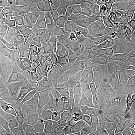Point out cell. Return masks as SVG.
<instances>
[{
	"instance_id": "1",
	"label": "cell",
	"mask_w": 135,
	"mask_h": 135,
	"mask_svg": "<svg viewBox=\"0 0 135 135\" xmlns=\"http://www.w3.org/2000/svg\"><path fill=\"white\" fill-rule=\"evenodd\" d=\"M93 55L89 24L82 22L71 47L65 51L64 56L62 58L68 63L80 57H92Z\"/></svg>"
},
{
	"instance_id": "2",
	"label": "cell",
	"mask_w": 135,
	"mask_h": 135,
	"mask_svg": "<svg viewBox=\"0 0 135 135\" xmlns=\"http://www.w3.org/2000/svg\"><path fill=\"white\" fill-rule=\"evenodd\" d=\"M31 54L39 63L41 67L47 72L50 78L49 86H51L56 78L63 72L67 66L63 59L50 53L46 50H32Z\"/></svg>"
},
{
	"instance_id": "3",
	"label": "cell",
	"mask_w": 135,
	"mask_h": 135,
	"mask_svg": "<svg viewBox=\"0 0 135 135\" xmlns=\"http://www.w3.org/2000/svg\"><path fill=\"white\" fill-rule=\"evenodd\" d=\"M30 129L23 119L0 106V135H28Z\"/></svg>"
},
{
	"instance_id": "4",
	"label": "cell",
	"mask_w": 135,
	"mask_h": 135,
	"mask_svg": "<svg viewBox=\"0 0 135 135\" xmlns=\"http://www.w3.org/2000/svg\"><path fill=\"white\" fill-rule=\"evenodd\" d=\"M39 67H41L39 63L32 54H16L14 65L8 73V77L12 81L19 85L27 74Z\"/></svg>"
},
{
	"instance_id": "5",
	"label": "cell",
	"mask_w": 135,
	"mask_h": 135,
	"mask_svg": "<svg viewBox=\"0 0 135 135\" xmlns=\"http://www.w3.org/2000/svg\"><path fill=\"white\" fill-rule=\"evenodd\" d=\"M50 81L48 74L43 69L39 67L27 74L19 85L35 96L36 92L48 87Z\"/></svg>"
},
{
	"instance_id": "6",
	"label": "cell",
	"mask_w": 135,
	"mask_h": 135,
	"mask_svg": "<svg viewBox=\"0 0 135 135\" xmlns=\"http://www.w3.org/2000/svg\"><path fill=\"white\" fill-rule=\"evenodd\" d=\"M89 31L94 56L106 59L113 50L100 23L89 24Z\"/></svg>"
},
{
	"instance_id": "7",
	"label": "cell",
	"mask_w": 135,
	"mask_h": 135,
	"mask_svg": "<svg viewBox=\"0 0 135 135\" xmlns=\"http://www.w3.org/2000/svg\"><path fill=\"white\" fill-rule=\"evenodd\" d=\"M22 110L26 121L39 135H44L40 123V112L37 98L22 99Z\"/></svg>"
},
{
	"instance_id": "8",
	"label": "cell",
	"mask_w": 135,
	"mask_h": 135,
	"mask_svg": "<svg viewBox=\"0 0 135 135\" xmlns=\"http://www.w3.org/2000/svg\"><path fill=\"white\" fill-rule=\"evenodd\" d=\"M105 58L92 56V63L87 72L80 74L84 93L89 92L99 80L103 74Z\"/></svg>"
},
{
	"instance_id": "9",
	"label": "cell",
	"mask_w": 135,
	"mask_h": 135,
	"mask_svg": "<svg viewBox=\"0 0 135 135\" xmlns=\"http://www.w3.org/2000/svg\"><path fill=\"white\" fill-rule=\"evenodd\" d=\"M113 102L115 110L121 113H135V97L120 87L114 81Z\"/></svg>"
},
{
	"instance_id": "10",
	"label": "cell",
	"mask_w": 135,
	"mask_h": 135,
	"mask_svg": "<svg viewBox=\"0 0 135 135\" xmlns=\"http://www.w3.org/2000/svg\"><path fill=\"white\" fill-rule=\"evenodd\" d=\"M82 22L76 17L71 22L66 24L54 27L63 45L64 50L70 48L78 34Z\"/></svg>"
},
{
	"instance_id": "11",
	"label": "cell",
	"mask_w": 135,
	"mask_h": 135,
	"mask_svg": "<svg viewBox=\"0 0 135 135\" xmlns=\"http://www.w3.org/2000/svg\"><path fill=\"white\" fill-rule=\"evenodd\" d=\"M0 106L26 121L22 110V99L15 96L0 82ZM28 123V122H27Z\"/></svg>"
},
{
	"instance_id": "12",
	"label": "cell",
	"mask_w": 135,
	"mask_h": 135,
	"mask_svg": "<svg viewBox=\"0 0 135 135\" xmlns=\"http://www.w3.org/2000/svg\"><path fill=\"white\" fill-rule=\"evenodd\" d=\"M128 69L135 72V63L131 61L128 56L112 51L106 59L103 73L108 71L115 72Z\"/></svg>"
},
{
	"instance_id": "13",
	"label": "cell",
	"mask_w": 135,
	"mask_h": 135,
	"mask_svg": "<svg viewBox=\"0 0 135 135\" xmlns=\"http://www.w3.org/2000/svg\"><path fill=\"white\" fill-rule=\"evenodd\" d=\"M135 16V2L125 0L120 11L112 22L119 31L125 30L130 28Z\"/></svg>"
},
{
	"instance_id": "14",
	"label": "cell",
	"mask_w": 135,
	"mask_h": 135,
	"mask_svg": "<svg viewBox=\"0 0 135 135\" xmlns=\"http://www.w3.org/2000/svg\"><path fill=\"white\" fill-rule=\"evenodd\" d=\"M16 53L5 39L0 40V74L8 76L14 63Z\"/></svg>"
},
{
	"instance_id": "15",
	"label": "cell",
	"mask_w": 135,
	"mask_h": 135,
	"mask_svg": "<svg viewBox=\"0 0 135 135\" xmlns=\"http://www.w3.org/2000/svg\"><path fill=\"white\" fill-rule=\"evenodd\" d=\"M135 38L127 30L119 31L116 37L109 44L112 50L117 54L128 56Z\"/></svg>"
},
{
	"instance_id": "16",
	"label": "cell",
	"mask_w": 135,
	"mask_h": 135,
	"mask_svg": "<svg viewBox=\"0 0 135 135\" xmlns=\"http://www.w3.org/2000/svg\"><path fill=\"white\" fill-rule=\"evenodd\" d=\"M114 81L135 97V72L128 69L114 72Z\"/></svg>"
},
{
	"instance_id": "17",
	"label": "cell",
	"mask_w": 135,
	"mask_h": 135,
	"mask_svg": "<svg viewBox=\"0 0 135 135\" xmlns=\"http://www.w3.org/2000/svg\"><path fill=\"white\" fill-rule=\"evenodd\" d=\"M116 117V129L125 135H135V116L128 114L115 110Z\"/></svg>"
},
{
	"instance_id": "18",
	"label": "cell",
	"mask_w": 135,
	"mask_h": 135,
	"mask_svg": "<svg viewBox=\"0 0 135 135\" xmlns=\"http://www.w3.org/2000/svg\"><path fill=\"white\" fill-rule=\"evenodd\" d=\"M40 123L44 132L49 135H62L64 125L58 116H40Z\"/></svg>"
},
{
	"instance_id": "19",
	"label": "cell",
	"mask_w": 135,
	"mask_h": 135,
	"mask_svg": "<svg viewBox=\"0 0 135 135\" xmlns=\"http://www.w3.org/2000/svg\"><path fill=\"white\" fill-rule=\"evenodd\" d=\"M78 0H65L63 5L55 12L59 22V26L71 22L76 16Z\"/></svg>"
},
{
	"instance_id": "20",
	"label": "cell",
	"mask_w": 135,
	"mask_h": 135,
	"mask_svg": "<svg viewBox=\"0 0 135 135\" xmlns=\"http://www.w3.org/2000/svg\"><path fill=\"white\" fill-rule=\"evenodd\" d=\"M49 30L45 29L32 33H26L23 35L22 39L29 41L32 50H44L46 47Z\"/></svg>"
},
{
	"instance_id": "21",
	"label": "cell",
	"mask_w": 135,
	"mask_h": 135,
	"mask_svg": "<svg viewBox=\"0 0 135 135\" xmlns=\"http://www.w3.org/2000/svg\"><path fill=\"white\" fill-rule=\"evenodd\" d=\"M81 114L75 102L66 103L61 105L58 117L63 124H66L73 122H78Z\"/></svg>"
},
{
	"instance_id": "22",
	"label": "cell",
	"mask_w": 135,
	"mask_h": 135,
	"mask_svg": "<svg viewBox=\"0 0 135 135\" xmlns=\"http://www.w3.org/2000/svg\"><path fill=\"white\" fill-rule=\"evenodd\" d=\"M114 72L108 71L103 73L100 80L104 93L105 101L115 110L113 102L114 93Z\"/></svg>"
},
{
	"instance_id": "23",
	"label": "cell",
	"mask_w": 135,
	"mask_h": 135,
	"mask_svg": "<svg viewBox=\"0 0 135 135\" xmlns=\"http://www.w3.org/2000/svg\"><path fill=\"white\" fill-rule=\"evenodd\" d=\"M99 115L106 126L109 131L116 129V117L115 110L105 101L96 105Z\"/></svg>"
},
{
	"instance_id": "24",
	"label": "cell",
	"mask_w": 135,
	"mask_h": 135,
	"mask_svg": "<svg viewBox=\"0 0 135 135\" xmlns=\"http://www.w3.org/2000/svg\"><path fill=\"white\" fill-rule=\"evenodd\" d=\"M45 50L59 57L63 58L64 56L65 50L63 45L60 37L55 32L53 28L49 30Z\"/></svg>"
},
{
	"instance_id": "25",
	"label": "cell",
	"mask_w": 135,
	"mask_h": 135,
	"mask_svg": "<svg viewBox=\"0 0 135 135\" xmlns=\"http://www.w3.org/2000/svg\"><path fill=\"white\" fill-rule=\"evenodd\" d=\"M65 0H32L31 10L55 13L62 6Z\"/></svg>"
},
{
	"instance_id": "26",
	"label": "cell",
	"mask_w": 135,
	"mask_h": 135,
	"mask_svg": "<svg viewBox=\"0 0 135 135\" xmlns=\"http://www.w3.org/2000/svg\"><path fill=\"white\" fill-rule=\"evenodd\" d=\"M92 63V57H80L67 63L66 69L70 74H83L87 72Z\"/></svg>"
},
{
	"instance_id": "27",
	"label": "cell",
	"mask_w": 135,
	"mask_h": 135,
	"mask_svg": "<svg viewBox=\"0 0 135 135\" xmlns=\"http://www.w3.org/2000/svg\"><path fill=\"white\" fill-rule=\"evenodd\" d=\"M61 89L73 92L76 96H79L84 93L80 74L72 73L68 75L65 79Z\"/></svg>"
},
{
	"instance_id": "28",
	"label": "cell",
	"mask_w": 135,
	"mask_h": 135,
	"mask_svg": "<svg viewBox=\"0 0 135 135\" xmlns=\"http://www.w3.org/2000/svg\"><path fill=\"white\" fill-rule=\"evenodd\" d=\"M105 5L102 9L104 22H111L123 6L125 0H105Z\"/></svg>"
},
{
	"instance_id": "29",
	"label": "cell",
	"mask_w": 135,
	"mask_h": 135,
	"mask_svg": "<svg viewBox=\"0 0 135 135\" xmlns=\"http://www.w3.org/2000/svg\"><path fill=\"white\" fill-rule=\"evenodd\" d=\"M0 82H2L15 96L21 99H28L35 97L25 90L19 85L12 81L8 76L0 74Z\"/></svg>"
},
{
	"instance_id": "30",
	"label": "cell",
	"mask_w": 135,
	"mask_h": 135,
	"mask_svg": "<svg viewBox=\"0 0 135 135\" xmlns=\"http://www.w3.org/2000/svg\"><path fill=\"white\" fill-rule=\"evenodd\" d=\"M25 18L24 28L26 33H32L40 30L53 28V25L50 22H43L33 17L24 15Z\"/></svg>"
},
{
	"instance_id": "31",
	"label": "cell",
	"mask_w": 135,
	"mask_h": 135,
	"mask_svg": "<svg viewBox=\"0 0 135 135\" xmlns=\"http://www.w3.org/2000/svg\"><path fill=\"white\" fill-rule=\"evenodd\" d=\"M10 46L13 49L16 54L22 55L31 53L32 49L30 42L28 40L21 39L17 40L12 37L10 35L4 38Z\"/></svg>"
},
{
	"instance_id": "32",
	"label": "cell",
	"mask_w": 135,
	"mask_h": 135,
	"mask_svg": "<svg viewBox=\"0 0 135 135\" xmlns=\"http://www.w3.org/2000/svg\"><path fill=\"white\" fill-rule=\"evenodd\" d=\"M61 105L58 100L39 103L40 114L42 115L59 116Z\"/></svg>"
},
{
	"instance_id": "33",
	"label": "cell",
	"mask_w": 135,
	"mask_h": 135,
	"mask_svg": "<svg viewBox=\"0 0 135 135\" xmlns=\"http://www.w3.org/2000/svg\"><path fill=\"white\" fill-rule=\"evenodd\" d=\"M99 115V111L96 106L92 107L88 110L83 113L78 121L81 131L89 127Z\"/></svg>"
},
{
	"instance_id": "34",
	"label": "cell",
	"mask_w": 135,
	"mask_h": 135,
	"mask_svg": "<svg viewBox=\"0 0 135 135\" xmlns=\"http://www.w3.org/2000/svg\"><path fill=\"white\" fill-rule=\"evenodd\" d=\"M25 18L21 13L17 12L8 15L3 25L7 27L9 30L10 35L12 31L18 27H24Z\"/></svg>"
},
{
	"instance_id": "35",
	"label": "cell",
	"mask_w": 135,
	"mask_h": 135,
	"mask_svg": "<svg viewBox=\"0 0 135 135\" xmlns=\"http://www.w3.org/2000/svg\"><path fill=\"white\" fill-rule=\"evenodd\" d=\"M88 95L90 108L96 106L105 101L101 82L100 79L94 87L88 92Z\"/></svg>"
},
{
	"instance_id": "36",
	"label": "cell",
	"mask_w": 135,
	"mask_h": 135,
	"mask_svg": "<svg viewBox=\"0 0 135 135\" xmlns=\"http://www.w3.org/2000/svg\"><path fill=\"white\" fill-rule=\"evenodd\" d=\"M60 90L51 86L36 92L35 96L37 98L39 103L54 100H57Z\"/></svg>"
},
{
	"instance_id": "37",
	"label": "cell",
	"mask_w": 135,
	"mask_h": 135,
	"mask_svg": "<svg viewBox=\"0 0 135 135\" xmlns=\"http://www.w3.org/2000/svg\"><path fill=\"white\" fill-rule=\"evenodd\" d=\"M104 22L101 9L97 5H93L88 14L82 22L90 24L94 23H101Z\"/></svg>"
},
{
	"instance_id": "38",
	"label": "cell",
	"mask_w": 135,
	"mask_h": 135,
	"mask_svg": "<svg viewBox=\"0 0 135 135\" xmlns=\"http://www.w3.org/2000/svg\"><path fill=\"white\" fill-rule=\"evenodd\" d=\"M100 24L101 25L102 29L106 37L108 43L109 44L116 37L119 31V30L112 21H105Z\"/></svg>"
},
{
	"instance_id": "39",
	"label": "cell",
	"mask_w": 135,
	"mask_h": 135,
	"mask_svg": "<svg viewBox=\"0 0 135 135\" xmlns=\"http://www.w3.org/2000/svg\"><path fill=\"white\" fill-rule=\"evenodd\" d=\"M92 4L89 0H78L76 16L83 22L92 7Z\"/></svg>"
},
{
	"instance_id": "40",
	"label": "cell",
	"mask_w": 135,
	"mask_h": 135,
	"mask_svg": "<svg viewBox=\"0 0 135 135\" xmlns=\"http://www.w3.org/2000/svg\"><path fill=\"white\" fill-rule=\"evenodd\" d=\"M75 103L78 110L82 114L90 109L88 92L84 93L79 96H76Z\"/></svg>"
},
{
	"instance_id": "41",
	"label": "cell",
	"mask_w": 135,
	"mask_h": 135,
	"mask_svg": "<svg viewBox=\"0 0 135 135\" xmlns=\"http://www.w3.org/2000/svg\"><path fill=\"white\" fill-rule=\"evenodd\" d=\"M94 135H106L109 132L101 116L98 115L91 125Z\"/></svg>"
},
{
	"instance_id": "42",
	"label": "cell",
	"mask_w": 135,
	"mask_h": 135,
	"mask_svg": "<svg viewBox=\"0 0 135 135\" xmlns=\"http://www.w3.org/2000/svg\"><path fill=\"white\" fill-rule=\"evenodd\" d=\"M17 12L15 0H0V13L10 14Z\"/></svg>"
},
{
	"instance_id": "43",
	"label": "cell",
	"mask_w": 135,
	"mask_h": 135,
	"mask_svg": "<svg viewBox=\"0 0 135 135\" xmlns=\"http://www.w3.org/2000/svg\"><path fill=\"white\" fill-rule=\"evenodd\" d=\"M76 95L73 92L67 90L61 89L59 93L58 100L61 104L66 103H74Z\"/></svg>"
},
{
	"instance_id": "44",
	"label": "cell",
	"mask_w": 135,
	"mask_h": 135,
	"mask_svg": "<svg viewBox=\"0 0 135 135\" xmlns=\"http://www.w3.org/2000/svg\"><path fill=\"white\" fill-rule=\"evenodd\" d=\"M81 131L78 123L73 122L64 125L62 135H76Z\"/></svg>"
},
{
	"instance_id": "45",
	"label": "cell",
	"mask_w": 135,
	"mask_h": 135,
	"mask_svg": "<svg viewBox=\"0 0 135 135\" xmlns=\"http://www.w3.org/2000/svg\"><path fill=\"white\" fill-rule=\"evenodd\" d=\"M69 74L70 73L68 71L67 69L66 68V69L63 71V72L60 74L56 78L51 86L57 88L58 89H59L60 90H61V88L63 86L64 82L66 78Z\"/></svg>"
},
{
	"instance_id": "46",
	"label": "cell",
	"mask_w": 135,
	"mask_h": 135,
	"mask_svg": "<svg viewBox=\"0 0 135 135\" xmlns=\"http://www.w3.org/2000/svg\"><path fill=\"white\" fill-rule=\"evenodd\" d=\"M17 12L26 9H31L32 0H15Z\"/></svg>"
},
{
	"instance_id": "47",
	"label": "cell",
	"mask_w": 135,
	"mask_h": 135,
	"mask_svg": "<svg viewBox=\"0 0 135 135\" xmlns=\"http://www.w3.org/2000/svg\"><path fill=\"white\" fill-rule=\"evenodd\" d=\"M26 33V31L23 27H18L15 28L11 32L10 36L17 40L22 39L23 35Z\"/></svg>"
},
{
	"instance_id": "48",
	"label": "cell",
	"mask_w": 135,
	"mask_h": 135,
	"mask_svg": "<svg viewBox=\"0 0 135 135\" xmlns=\"http://www.w3.org/2000/svg\"><path fill=\"white\" fill-rule=\"evenodd\" d=\"M9 33V28L4 25H0V39H4Z\"/></svg>"
},
{
	"instance_id": "49",
	"label": "cell",
	"mask_w": 135,
	"mask_h": 135,
	"mask_svg": "<svg viewBox=\"0 0 135 135\" xmlns=\"http://www.w3.org/2000/svg\"><path fill=\"white\" fill-rule=\"evenodd\" d=\"M128 57L131 61L135 63V40L129 50Z\"/></svg>"
},
{
	"instance_id": "50",
	"label": "cell",
	"mask_w": 135,
	"mask_h": 135,
	"mask_svg": "<svg viewBox=\"0 0 135 135\" xmlns=\"http://www.w3.org/2000/svg\"><path fill=\"white\" fill-rule=\"evenodd\" d=\"M127 30L130 33V34L135 38V16L134 17L132 24L129 28L127 29Z\"/></svg>"
},
{
	"instance_id": "51",
	"label": "cell",
	"mask_w": 135,
	"mask_h": 135,
	"mask_svg": "<svg viewBox=\"0 0 135 135\" xmlns=\"http://www.w3.org/2000/svg\"><path fill=\"white\" fill-rule=\"evenodd\" d=\"M106 135H125L121 131L117 129H115L113 130L109 131Z\"/></svg>"
},
{
	"instance_id": "52",
	"label": "cell",
	"mask_w": 135,
	"mask_h": 135,
	"mask_svg": "<svg viewBox=\"0 0 135 135\" xmlns=\"http://www.w3.org/2000/svg\"><path fill=\"white\" fill-rule=\"evenodd\" d=\"M8 14L5 13H0V25L3 24L7 17Z\"/></svg>"
},
{
	"instance_id": "53",
	"label": "cell",
	"mask_w": 135,
	"mask_h": 135,
	"mask_svg": "<svg viewBox=\"0 0 135 135\" xmlns=\"http://www.w3.org/2000/svg\"><path fill=\"white\" fill-rule=\"evenodd\" d=\"M28 135H39L36 132L35 130L33 128L30 127V129L29 130V133L28 134Z\"/></svg>"
},
{
	"instance_id": "54",
	"label": "cell",
	"mask_w": 135,
	"mask_h": 135,
	"mask_svg": "<svg viewBox=\"0 0 135 135\" xmlns=\"http://www.w3.org/2000/svg\"><path fill=\"white\" fill-rule=\"evenodd\" d=\"M76 135H83V133H82V132L81 131V132H80L79 133H78Z\"/></svg>"
},
{
	"instance_id": "55",
	"label": "cell",
	"mask_w": 135,
	"mask_h": 135,
	"mask_svg": "<svg viewBox=\"0 0 135 135\" xmlns=\"http://www.w3.org/2000/svg\"><path fill=\"white\" fill-rule=\"evenodd\" d=\"M128 1H132V2H135V0H128Z\"/></svg>"
},
{
	"instance_id": "56",
	"label": "cell",
	"mask_w": 135,
	"mask_h": 135,
	"mask_svg": "<svg viewBox=\"0 0 135 135\" xmlns=\"http://www.w3.org/2000/svg\"><path fill=\"white\" fill-rule=\"evenodd\" d=\"M44 135H49L48 134H47V133H45V132H44Z\"/></svg>"
},
{
	"instance_id": "57",
	"label": "cell",
	"mask_w": 135,
	"mask_h": 135,
	"mask_svg": "<svg viewBox=\"0 0 135 135\" xmlns=\"http://www.w3.org/2000/svg\"><path fill=\"white\" fill-rule=\"evenodd\" d=\"M134 115H135V114H134Z\"/></svg>"
}]
</instances>
